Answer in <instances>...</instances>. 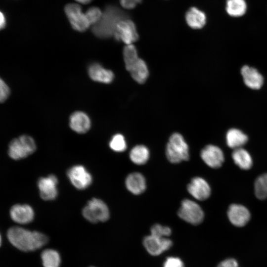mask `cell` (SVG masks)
Segmentation results:
<instances>
[{
  "mask_svg": "<svg viewBox=\"0 0 267 267\" xmlns=\"http://www.w3.org/2000/svg\"><path fill=\"white\" fill-rule=\"evenodd\" d=\"M7 236L15 247L26 252L37 250L46 244L48 241L46 236L42 233L18 226L10 228Z\"/></svg>",
  "mask_w": 267,
  "mask_h": 267,
  "instance_id": "obj_1",
  "label": "cell"
},
{
  "mask_svg": "<svg viewBox=\"0 0 267 267\" xmlns=\"http://www.w3.org/2000/svg\"><path fill=\"white\" fill-rule=\"evenodd\" d=\"M129 16L118 7L107 6L99 20L92 28L93 33L99 38H108L113 36L116 26L121 20Z\"/></svg>",
  "mask_w": 267,
  "mask_h": 267,
  "instance_id": "obj_2",
  "label": "cell"
},
{
  "mask_svg": "<svg viewBox=\"0 0 267 267\" xmlns=\"http://www.w3.org/2000/svg\"><path fill=\"white\" fill-rule=\"evenodd\" d=\"M166 154L168 160L172 163L189 159L188 146L181 134L176 133L171 135L166 146Z\"/></svg>",
  "mask_w": 267,
  "mask_h": 267,
  "instance_id": "obj_3",
  "label": "cell"
},
{
  "mask_svg": "<svg viewBox=\"0 0 267 267\" xmlns=\"http://www.w3.org/2000/svg\"><path fill=\"white\" fill-rule=\"evenodd\" d=\"M36 148L33 137L24 134L11 140L8 145V154L13 160H20L32 154Z\"/></svg>",
  "mask_w": 267,
  "mask_h": 267,
  "instance_id": "obj_4",
  "label": "cell"
},
{
  "mask_svg": "<svg viewBox=\"0 0 267 267\" xmlns=\"http://www.w3.org/2000/svg\"><path fill=\"white\" fill-rule=\"evenodd\" d=\"M83 217L92 223L104 222L110 217L108 206L101 199L93 198L89 200L82 211Z\"/></svg>",
  "mask_w": 267,
  "mask_h": 267,
  "instance_id": "obj_5",
  "label": "cell"
},
{
  "mask_svg": "<svg viewBox=\"0 0 267 267\" xmlns=\"http://www.w3.org/2000/svg\"><path fill=\"white\" fill-rule=\"evenodd\" d=\"M178 215L181 219L193 225L201 223L204 217L201 207L195 202L188 199L182 201Z\"/></svg>",
  "mask_w": 267,
  "mask_h": 267,
  "instance_id": "obj_6",
  "label": "cell"
},
{
  "mask_svg": "<svg viewBox=\"0 0 267 267\" xmlns=\"http://www.w3.org/2000/svg\"><path fill=\"white\" fill-rule=\"evenodd\" d=\"M113 36L117 41H121L126 45L133 44L138 38L136 26L129 18L119 21Z\"/></svg>",
  "mask_w": 267,
  "mask_h": 267,
  "instance_id": "obj_7",
  "label": "cell"
},
{
  "mask_svg": "<svg viewBox=\"0 0 267 267\" xmlns=\"http://www.w3.org/2000/svg\"><path fill=\"white\" fill-rule=\"evenodd\" d=\"M65 12L72 28L79 32H84L91 25L81 6L76 3H69L65 7Z\"/></svg>",
  "mask_w": 267,
  "mask_h": 267,
  "instance_id": "obj_8",
  "label": "cell"
},
{
  "mask_svg": "<svg viewBox=\"0 0 267 267\" xmlns=\"http://www.w3.org/2000/svg\"><path fill=\"white\" fill-rule=\"evenodd\" d=\"M67 175L72 184L79 190L87 188L92 181L90 173L84 166L81 165L71 167L68 170Z\"/></svg>",
  "mask_w": 267,
  "mask_h": 267,
  "instance_id": "obj_9",
  "label": "cell"
},
{
  "mask_svg": "<svg viewBox=\"0 0 267 267\" xmlns=\"http://www.w3.org/2000/svg\"><path fill=\"white\" fill-rule=\"evenodd\" d=\"M57 184L58 179L54 175L40 178L37 185L41 198L46 201L54 200L58 195Z\"/></svg>",
  "mask_w": 267,
  "mask_h": 267,
  "instance_id": "obj_10",
  "label": "cell"
},
{
  "mask_svg": "<svg viewBox=\"0 0 267 267\" xmlns=\"http://www.w3.org/2000/svg\"><path fill=\"white\" fill-rule=\"evenodd\" d=\"M143 245L150 255L158 256L170 249L173 242L167 237H159L150 234L144 238Z\"/></svg>",
  "mask_w": 267,
  "mask_h": 267,
  "instance_id": "obj_11",
  "label": "cell"
},
{
  "mask_svg": "<svg viewBox=\"0 0 267 267\" xmlns=\"http://www.w3.org/2000/svg\"><path fill=\"white\" fill-rule=\"evenodd\" d=\"M200 156L206 164L215 169L221 167L224 160L222 150L218 146L211 144L202 149Z\"/></svg>",
  "mask_w": 267,
  "mask_h": 267,
  "instance_id": "obj_12",
  "label": "cell"
},
{
  "mask_svg": "<svg viewBox=\"0 0 267 267\" xmlns=\"http://www.w3.org/2000/svg\"><path fill=\"white\" fill-rule=\"evenodd\" d=\"M187 189L190 194L200 201L207 199L211 194V188L208 183L200 177L193 178L188 184Z\"/></svg>",
  "mask_w": 267,
  "mask_h": 267,
  "instance_id": "obj_13",
  "label": "cell"
},
{
  "mask_svg": "<svg viewBox=\"0 0 267 267\" xmlns=\"http://www.w3.org/2000/svg\"><path fill=\"white\" fill-rule=\"evenodd\" d=\"M69 125L74 132L83 134L89 130L91 122L90 117L86 112L76 111L71 114Z\"/></svg>",
  "mask_w": 267,
  "mask_h": 267,
  "instance_id": "obj_14",
  "label": "cell"
},
{
  "mask_svg": "<svg viewBox=\"0 0 267 267\" xmlns=\"http://www.w3.org/2000/svg\"><path fill=\"white\" fill-rule=\"evenodd\" d=\"M11 219L18 223L26 224L31 222L34 218V211L28 204H15L9 211Z\"/></svg>",
  "mask_w": 267,
  "mask_h": 267,
  "instance_id": "obj_15",
  "label": "cell"
},
{
  "mask_svg": "<svg viewBox=\"0 0 267 267\" xmlns=\"http://www.w3.org/2000/svg\"><path fill=\"white\" fill-rule=\"evenodd\" d=\"M88 74L92 81L105 84L111 83L114 78V73L111 70L96 62L92 63L88 66Z\"/></svg>",
  "mask_w": 267,
  "mask_h": 267,
  "instance_id": "obj_16",
  "label": "cell"
},
{
  "mask_svg": "<svg viewBox=\"0 0 267 267\" xmlns=\"http://www.w3.org/2000/svg\"><path fill=\"white\" fill-rule=\"evenodd\" d=\"M229 220L233 225L241 227L246 225L250 219V213L244 206L238 204L231 205L227 211Z\"/></svg>",
  "mask_w": 267,
  "mask_h": 267,
  "instance_id": "obj_17",
  "label": "cell"
},
{
  "mask_svg": "<svg viewBox=\"0 0 267 267\" xmlns=\"http://www.w3.org/2000/svg\"><path fill=\"white\" fill-rule=\"evenodd\" d=\"M241 73L244 82L248 87L254 89H258L262 87L264 79L256 69L245 65L241 68Z\"/></svg>",
  "mask_w": 267,
  "mask_h": 267,
  "instance_id": "obj_18",
  "label": "cell"
},
{
  "mask_svg": "<svg viewBox=\"0 0 267 267\" xmlns=\"http://www.w3.org/2000/svg\"><path fill=\"white\" fill-rule=\"evenodd\" d=\"M125 184L128 190L135 195L143 193L146 187V180L144 176L138 172L129 174L126 178Z\"/></svg>",
  "mask_w": 267,
  "mask_h": 267,
  "instance_id": "obj_19",
  "label": "cell"
},
{
  "mask_svg": "<svg viewBox=\"0 0 267 267\" xmlns=\"http://www.w3.org/2000/svg\"><path fill=\"white\" fill-rule=\"evenodd\" d=\"M185 20L187 25L194 29L203 28L206 22L205 14L195 7L189 8L185 14Z\"/></svg>",
  "mask_w": 267,
  "mask_h": 267,
  "instance_id": "obj_20",
  "label": "cell"
},
{
  "mask_svg": "<svg viewBox=\"0 0 267 267\" xmlns=\"http://www.w3.org/2000/svg\"><path fill=\"white\" fill-rule=\"evenodd\" d=\"M248 139L247 135L237 129L229 130L226 134L227 145L234 149L241 148L246 143Z\"/></svg>",
  "mask_w": 267,
  "mask_h": 267,
  "instance_id": "obj_21",
  "label": "cell"
},
{
  "mask_svg": "<svg viewBox=\"0 0 267 267\" xmlns=\"http://www.w3.org/2000/svg\"><path fill=\"white\" fill-rule=\"evenodd\" d=\"M232 158L235 164L243 170L250 169L252 165V159L249 152L241 148L234 149Z\"/></svg>",
  "mask_w": 267,
  "mask_h": 267,
  "instance_id": "obj_22",
  "label": "cell"
},
{
  "mask_svg": "<svg viewBox=\"0 0 267 267\" xmlns=\"http://www.w3.org/2000/svg\"><path fill=\"white\" fill-rule=\"evenodd\" d=\"M130 72L134 80L139 84L145 82L149 75L147 64L140 58L138 59Z\"/></svg>",
  "mask_w": 267,
  "mask_h": 267,
  "instance_id": "obj_23",
  "label": "cell"
},
{
  "mask_svg": "<svg viewBox=\"0 0 267 267\" xmlns=\"http://www.w3.org/2000/svg\"><path fill=\"white\" fill-rule=\"evenodd\" d=\"M149 150L143 145H137L131 150L129 154L131 160L138 165L145 164L149 159Z\"/></svg>",
  "mask_w": 267,
  "mask_h": 267,
  "instance_id": "obj_24",
  "label": "cell"
},
{
  "mask_svg": "<svg viewBox=\"0 0 267 267\" xmlns=\"http://www.w3.org/2000/svg\"><path fill=\"white\" fill-rule=\"evenodd\" d=\"M41 259L44 267H59L61 263L58 252L51 249H45L42 252Z\"/></svg>",
  "mask_w": 267,
  "mask_h": 267,
  "instance_id": "obj_25",
  "label": "cell"
},
{
  "mask_svg": "<svg viewBox=\"0 0 267 267\" xmlns=\"http://www.w3.org/2000/svg\"><path fill=\"white\" fill-rule=\"evenodd\" d=\"M247 9L245 0H227L226 10L233 17H239L244 15Z\"/></svg>",
  "mask_w": 267,
  "mask_h": 267,
  "instance_id": "obj_26",
  "label": "cell"
},
{
  "mask_svg": "<svg viewBox=\"0 0 267 267\" xmlns=\"http://www.w3.org/2000/svg\"><path fill=\"white\" fill-rule=\"evenodd\" d=\"M123 58L126 68L130 72L139 58L136 48L133 44L125 46L123 49Z\"/></svg>",
  "mask_w": 267,
  "mask_h": 267,
  "instance_id": "obj_27",
  "label": "cell"
},
{
  "mask_svg": "<svg viewBox=\"0 0 267 267\" xmlns=\"http://www.w3.org/2000/svg\"><path fill=\"white\" fill-rule=\"evenodd\" d=\"M254 190L258 199L264 200L267 198V173L262 175L256 179Z\"/></svg>",
  "mask_w": 267,
  "mask_h": 267,
  "instance_id": "obj_28",
  "label": "cell"
},
{
  "mask_svg": "<svg viewBox=\"0 0 267 267\" xmlns=\"http://www.w3.org/2000/svg\"><path fill=\"white\" fill-rule=\"evenodd\" d=\"M109 145L114 151L122 152L127 148V143L124 136L120 134H114L111 138Z\"/></svg>",
  "mask_w": 267,
  "mask_h": 267,
  "instance_id": "obj_29",
  "label": "cell"
},
{
  "mask_svg": "<svg viewBox=\"0 0 267 267\" xmlns=\"http://www.w3.org/2000/svg\"><path fill=\"white\" fill-rule=\"evenodd\" d=\"M150 231V234L162 238L167 237L172 233V230L170 227L158 223L154 224L151 227Z\"/></svg>",
  "mask_w": 267,
  "mask_h": 267,
  "instance_id": "obj_30",
  "label": "cell"
},
{
  "mask_svg": "<svg viewBox=\"0 0 267 267\" xmlns=\"http://www.w3.org/2000/svg\"><path fill=\"white\" fill-rule=\"evenodd\" d=\"M102 13L101 10L97 7L89 8L86 12L85 14L91 25H94L101 18Z\"/></svg>",
  "mask_w": 267,
  "mask_h": 267,
  "instance_id": "obj_31",
  "label": "cell"
},
{
  "mask_svg": "<svg viewBox=\"0 0 267 267\" xmlns=\"http://www.w3.org/2000/svg\"><path fill=\"white\" fill-rule=\"evenodd\" d=\"M10 94V89L7 83L2 79L0 81V101H5Z\"/></svg>",
  "mask_w": 267,
  "mask_h": 267,
  "instance_id": "obj_32",
  "label": "cell"
},
{
  "mask_svg": "<svg viewBox=\"0 0 267 267\" xmlns=\"http://www.w3.org/2000/svg\"><path fill=\"white\" fill-rule=\"evenodd\" d=\"M163 267H184L182 261L178 257L167 258L163 264Z\"/></svg>",
  "mask_w": 267,
  "mask_h": 267,
  "instance_id": "obj_33",
  "label": "cell"
},
{
  "mask_svg": "<svg viewBox=\"0 0 267 267\" xmlns=\"http://www.w3.org/2000/svg\"><path fill=\"white\" fill-rule=\"evenodd\" d=\"M142 0H120L121 6L125 9H130L134 8Z\"/></svg>",
  "mask_w": 267,
  "mask_h": 267,
  "instance_id": "obj_34",
  "label": "cell"
},
{
  "mask_svg": "<svg viewBox=\"0 0 267 267\" xmlns=\"http://www.w3.org/2000/svg\"><path fill=\"white\" fill-rule=\"evenodd\" d=\"M217 267H239V266L235 259H227L221 262Z\"/></svg>",
  "mask_w": 267,
  "mask_h": 267,
  "instance_id": "obj_35",
  "label": "cell"
},
{
  "mask_svg": "<svg viewBox=\"0 0 267 267\" xmlns=\"http://www.w3.org/2000/svg\"><path fill=\"white\" fill-rule=\"evenodd\" d=\"M6 19L4 15L1 12L0 13V29H2L4 28L6 26Z\"/></svg>",
  "mask_w": 267,
  "mask_h": 267,
  "instance_id": "obj_36",
  "label": "cell"
},
{
  "mask_svg": "<svg viewBox=\"0 0 267 267\" xmlns=\"http://www.w3.org/2000/svg\"><path fill=\"white\" fill-rule=\"evenodd\" d=\"M75 0L83 4H87L90 2L92 0Z\"/></svg>",
  "mask_w": 267,
  "mask_h": 267,
  "instance_id": "obj_37",
  "label": "cell"
},
{
  "mask_svg": "<svg viewBox=\"0 0 267 267\" xmlns=\"http://www.w3.org/2000/svg\"></svg>",
  "mask_w": 267,
  "mask_h": 267,
  "instance_id": "obj_38",
  "label": "cell"
}]
</instances>
